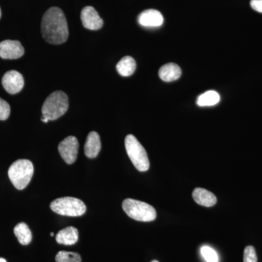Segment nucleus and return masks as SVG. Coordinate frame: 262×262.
Instances as JSON below:
<instances>
[{
	"label": "nucleus",
	"instance_id": "nucleus-1",
	"mask_svg": "<svg viewBox=\"0 0 262 262\" xmlns=\"http://www.w3.org/2000/svg\"><path fill=\"white\" fill-rule=\"evenodd\" d=\"M41 30L46 42L53 45L65 42L68 39L69 29L63 11L56 7L48 9L43 15Z\"/></svg>",
	"mask_w": 262,
	"mask_h": 262
},
{
	"label": "nucleus",
	"instance_id": "nucleus-2",
	"mask_svg": "<svg viewBox=\"0 0 262 262\" xmlns=\"http://www.w3.org/2000/svg\"><path fill=\"white\" fill-rule=\"evenodd\" d=\"M34 174V165L29 160L14 162L8 170V177L17 189L22 190L28 186Z\"/></svg>",
	"mask_w": 262,
	"mask_h": 262
},
{
	"label": "nucleus",
	"instance_id": "nucleus-3",
	"mask_svg": "<svg viewBox=\"0 0 262 262\" xmlns=\"http://www.w3.org/2000/svg\"><path fill=\"white\" fill-rule=\"evenodd\" d=\"M69 108L67 94L62 91H56L50 95L42 108V116L50 120H56L63 116Z\"/></svg>",
	"mask_w": 262,
	"mask_h": 262
},
{
	"label": "nucleus",
	"instance_id": "nucleus-4",
	"mask_svg": "<svg viewBox=\"0 0 262 262\" xmlns=\"http://www.w3.org/2000/svg\"><path fill=\"white\" fill-rule=\"evenodd\" d=\"M122 208L133 220L139 222H151L157 217L154 207L148 203L127 198L122 203Z\"/></svg>",
	"mask_w": 262,
	"mask_h": 262
},
{
	"label": "nucleus",
	"instance_id": "nucleus-5",
	"mask_svg": "<svg viewBox=\"0 0 262 262\" xmlns=\"http://www.w3.org/2000/svg\"><path fill=\"white\" fill-rule=\"evenodd\" d=\"M127 154L138 170L144 172L149 168V160L145 149L134 135H127L125 139Z\"/></svg>",
	"mask_w": 262,
	"mask_h": 262
},
{
	"label": "nucleus",
	"instance_id": "nucleus-6",
	"mask_svg": "<svg viewBox=\"0 0 262 262\" xmlns=\"http://www.w3.org/2000/svg\"><path fill=\"white\" fill-rule=\"evenodd\" d=\"M52 211L58 214L67 216H80L86 211L83 202L72 196L58 198L51 203Z\"/></svg>",
	"mask_w": 262,
	"mask_h": 262
},
{
	"label": "nucleus",
	"instance_id": "nucleus-7",
	"mask_svg": "<svg viewBox=\"0 0 262 262\" xmlns=\"http://www.w3.org/2000/svg\"><path fill=\"white\" fill-rule=\"evenodd\" d=\"M78 149V141L75 136H68L58 145V151L62 159L69 165L75 163L77 160Z\"/></svg>",
	"mask_w": 262,
	"mask_h": 262
},
{
	"label": "nucleus",
	"instance_id": "nucleus-8",
	"mask_svg": "<svg viewBox=\"0 0 262 262\" xmlns=\"http://www.w3.org/2000/svg\"><path fill=\"white\" fill-rule=\"evenodd\" d=\"M2 83L5 91L10 94H18L23 89L24 77L21 74L17 71H9L3 76Z\"/></svg>",
	"mask_w": 262,
	"mask_h": 262
},
{
	"label": "nucleus",
	"instance_id": "nucleus-9",
	"mask_svg": "<svg viewBox=\"0 0 262 262\" xmlns=\"http://www.w3.org/2000/svg\"><path fill=\"white\" fill-rule=\"evenodd\" d=\"M24 48L17 40H4L0 42V57L4 59H17L23 56Z\"/></svg>",
	"mask_w": 262,
	"mask_h": 262
},
{
	"label": "nucleus",
	"instance_id": "nucleus-10",
	"mask_svg": "<svg viewBox=\"0 0 262 262\" xmlns=\"http://www.w3.org/2000/svg\"><path fill=\"white\" fill-rule=\"evenodd\" d=\"M80 18L84 28L90 30H98L103 27L102 19L93 7L84 8L81 12Z\"/></svg>",
	"mask_w": 262,
	"mask_h": 262
},
{
	"label": "nucleus",
	"instance_id": "nucleus-11",
	"mask_svg": "<svg viewBox=\"0 0 262 262\" xmlns=\"http://www.w3.org/2000/svg\"><path fill=\"white\" fill-rule=\"evenodd\" d=\"M163 20L161 13L153 9L144 10L138 18L139 24L144 27H159L163 24Z\"/></svg>",
	"mask_w": 262,
	"mask_h": 262
},
{
	"label": "nucleus",
	"instance_id": "nucleus-12",
	"mask_svg": "<svg viewBox=\"0 0 262 262\" xmlns=\"http://www.w3.org/2000/svg\"><path fill=\"white\" fill-rule=\"evenodd\" d=\"M101 144L100 136L97 133L93 131L90 133L84 144V155L91 159L96 158L101 150Z\"/></svg>",
	"mask_w": 262,
	"mask_h": 262
},
{
	"label": "nucleus",
	"instance_id": "nucleus-13",
	"mask_svg": "<svg viewBox=\"0 0 262 262\" xmlns=\"http://www.w3.org/2000/svg\"><path fill=\"white\" fill-rule=\"evenodd\" d=\"M192 196L194 201L202 206H213L217 202L216 196L213 193L203 188L194 189L192 192Z\"/></svg>",
	"mask_w": 262,
	"mask_h": 262
},
{
	"label": "nucleus",
	"instance_id": "nucleus-14",
	"mask_svg": "<svg viewBox=\"0 0 262 262\" xmlns=\"http://www.w3.org/2000/svg\"><path fill=\"white\" fill-rule=\"evenodd\" d=\"M79 232L77 229L73 227H68L61 229L56 235V242L58 244L65 245V246H72L75 245L78 241Z\"/></svg>",
	"mask_w": 262,
	"mask_h": 262
},
{
	"label": "nucleus",
	"instance_id": "nucleus-15",
	"mask_svg": "<svg viewBox=\"0 0 262 262\" xmlns=\"http://www.w3.org/2000/svg\"><path fill=\"white\" fill-rule=\"evenodd\" d=\"M182 70L178 65L173 63H166L159 70V76L162 80L165 82H172L180 78Z\"/></svg>",
	"mask_w": 262,
	"mask_h": 262
},
{
	"label": "nucleus",
	"instance_id": "nucleus-16",
	"mask_svg": "<svg viewBox=\"0 0 262 262\" xmlns=\"http://www.w3.org/2000/svg\"><path fill=\"white\" fill-rule=\"evenodd\" d=\"M117 71L122 77H129L135 72V60L130 56H125L117 64Z\"/></svg>",
	"mask_w": 262,
	"mask_h": 262
},
{
	"label": "nucleus",
	"instance_id": "nucleus-17",
	"mask_svg": "<svg viewBox=\"0 0 262 262\" xmlns=\"http://www.w3.org/2000/svg\"><path fill=\"white\" fill-rule=\"evenodd\" d=\"M14 234L18 238V242L23 246L30 244L32 239V234L29 229L28 225L24 222H20L15 226Z\"/></svg>",
	"mask_w": 262,
	"mask_h": 262
},
{
	"label": "nucleus",
	"instance_id": "nucleus-18",
	"mask_svg": "<svg viewBox=\"0 0 262 262\" xmlns=\"http://www.w3.org/2000/svg\"><path fill=\"white\" fill-rule=\"evenodd\" d=\"M220 101V96L214 91H208L201 94L196 100V104L199 106H214Z\"/></svg>",
	"mask_w": 262,
	"mask_h": 262
},
{
	"label": "nucleus",
	"instance_id": "nucleus-19",
	"mask_svg": "<svg viewBox=\"0 0 262 262\" xmlns=\"http://www.w3.org/2000/svg\"><path fill=\"white\" fill-rule=\"evenodd\" d=\"M56 262H81L80 255L77 253L59 251L56 256Z\"/></svg>",
	"mask_w": 262,
	"mask_h": 262
},
{
	"label": "nucleus",
	"instance_id": "nucleus-20",
	"mask_svg": "<svg viewBox=\"0 0 262 262\" xmlns=\"http://www.w3.org/2000/svg\"><path fill=\"white\" fill-rule=\"evenodd\" d=\"M202 256L206 262H218V254L209 246H203L201 249Z\"/></svg>",
	"mask_w": 262,
	"mask_h": 262
},
{
	"label": "nucleus",
	"instance_id": "nucleus-21",
	"mask_svg": "<svg viewBox=\"0 0 262 262\" xmlns=\"http://www.w3.org/2000/svg\"><path fill=\"white\" fill-rule=\"evenodd\" d=\"M244 262H257L256 250L253 246H248L245 248Z\"/></svg>",
	"mask_w": 262,
	"mask_h": 262
},
{
	"label": "nucleus",
	"instance_id": "nucleus-22",
	"mask_svg": "<svg viewBox=\"0 0 262 262\" xmlns=\"http://www.w3.org/2000/svg\"><path fill=\"white\" fill-rule=\"evenodd\" d=\"M10 114L9 103L0 98V120H5L8 118Z\"/></svg>",
	"mask_w": 262,
	"mask_h": 262
},
{
	"label": "nucleus",
	"instance_id": "nucleus-23",
	"mask_svg": "<svg viewBox=\"0 0 262 262\" xmlns=\"http://www.w3.org/2000/svg\"><path fill=\"white\" fill-rule=\"evenodd\" d=\"M251 6L253 10L262 13V0H251Z\"/></svg>",
	"mask_w": 262,
	"mask_h": 262
},
{
	"label": "nucleus",
	"instance_id": "nucleus-24",
	"mask_svg": "<svg viewBox=\"0 0 262 262\" xmlns=\"http://www.w3.org/2000/svg\"><path fill=\"white\" fill-rule=\"evenodd\" d=\"M41 120H42L43 122H46V123H47V122L49 121V120H48V118H46V117L43 116L42 117V118H41Z\"/></svg>",
	"mask_w": 262,
	"mask_h": 262
},
{
	"label": "nucleus",
	"instance_id": "nucleus-25",
	"mask_svg": "<svg viewBox=\"0 0 262 262\" xmlns=\"http://www.w3.org/2000/svg\"><path fill=\"white\" fill-rule=\"evenodd\" d=\"M0 262H7L6 260L3 258H0Z\"/></svg>",
	"mask_w": 262,
	"mask_h": 262
},
{
	"label": "nucleus",
	"instance_id": "nucleus-26",
	"mask_svg": "<svg viewBox=\"0 0 262 262\" xmlns=\"http://www.w3.org/2000/svg\"><path fill=\"white\" fill-rule=\"evenodd\" d=\"M51 237H53V236H54V233H53V232H51Z\"/></svg>",
	"mask_w": 262,
	"mask_h": 262
},
{
	"label": "nucleus",
	"instance_id": "nucleus-27",
	"mask_svg": "<svg viewBox=\"0 0 262 262\" xmlns=\"http://www.w3.org/2000/svg\"><path fill=\"white\" fill-rule=\"evenodd\" d=\"M151 262H159V261H157V260H153V261H151Z\"/></svg>",
	"mask_w": 262,
	"mask_h": 262
},
{
	"label": "nucleus",
	"instance_id": "nucleus-28",
	"mask_svg": "<svg viewBox=\"0 0 262 262\" xmlns=\"http://www.w3.org/2000/svg\"><path fill=\"white\" fill-rule=\"evenodd\" d=\"M1 15H2V12H1V9H0V18H1Z\"/></svg>",
	"mask_w": 262,
	"mask_h": 262
}]
</instances>
